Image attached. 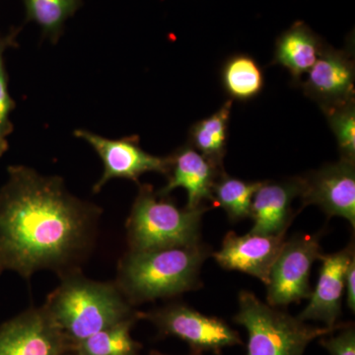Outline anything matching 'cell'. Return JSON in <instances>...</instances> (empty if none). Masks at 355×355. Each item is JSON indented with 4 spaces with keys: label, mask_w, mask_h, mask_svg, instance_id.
<instances>
[{
    "label": "cell",
    "mask_w": 355,
    "mask_h": 355,
    "mask_svg": "<svg viewBox=\"0 0 355 355\" xmlns=\"http://www.w3.org/2000/svg\"><path fill=\"white\" fill-rule=\"evenodd\" d=\"M323 40L302 22L296 21L275 42L272 64L280 65L291 73L296 85L309 72L323 50Z\"/></svg>",
    "instance_id": "cell-16"
},
{
    "label": "cell",
    "mask_w": 355,
    "mask_h": 355,
    "mask_svg": "<svg viewBox=\"0 0 355 355\" xmlns=\"http://www.w3.org/2000/svg\"><path fill=\"white\" fill-rule=\"evenodd\" d=\"M7 149H8V142H7L6 137L0 135V158L6 153Z\"/></svg>",
    "instance_id": "cell-26"
},
{
    "label": "cell",
    "mask_w": 355,
    "mask_h": 355,
    "mask_svg": "<svg viewBox=\"0 0 355 355\" xmlns=\"http://www.w3.org/2000/svg\"><path fill=\"white\" fill-rule=\"evenodd\" d=\"M169 160L167 184L158 193L169 196L175 189L183 188L188 195L186 207L189 209H197L209 202L214 205V184L225 170L218 169L189 144L176 149Z\"/></svg>",
    "instance_id": "cell-14"
},
{
    "label": "cell",
    "mask_w": 355,
    "mask_h": 355,
    "mask_svg": "<svg viewBox=\"0 0 355 355\" xmlns=\"http://www.w3.org/2000/svg\"><path fill=\"white\" fill-rule=\"evenodd\" d=\"M69 349L44 307L30 308L0 326V355H64Z\"/></svg>",
    "instance_id": "cell-11"
},
{
    "label": "cell",
    "mask_w": 355,
    "mask_h": 355,
    "mask_svg": "<svg viewBox=\"0 0 355 355\" xmlns=\"http://www.w3.org/2000/svg\"><path fill=\"white\" fill-rule=\"evenodd\" d=\"M212 253L202 241L128 251L119 263L116 284L132 306L175 297L202 286V266Z\"/></svg>",
    "instance_id": "cell-2"
},
{
    "label": "cell",
    "mask_w": 355,
    "mask_h": 355,
    "mask_svg": "<svg viewBox=\"0 0 355 355\" xmlns=\"http://www.w3.org/2000/svg\"><path fill=\"white\" fill-rule=\"evenodd\" d=\"M322 233L296 234L286 239L270 268L266 286V303L286 307L309 299L312 289L310 273L315 261L321 259Z\"/></svg>",
    "instance_id": "cell-7"
},
{
    "label": "cell",
    "mask_w": 355,
    "mask_h": 355,
    "mask_svg": "<svg viewBox=\"0 0 355 355\" xmlns=\"http://www.w3.org/2000/svg\"><path fill=\"white\" fill-rule=\"evenodd\" d=\"M74 355H78V354H74Z\"/></svg>",
    "instance_id": "cell-28"
},
{
    "label": "cell",
    "mask_w": 355,
    "mask_h": 355,
    "mask_svg": "<svg viewBox=\"0 0 355 355\" xmlns=\"http://www.w3.org/2000/svg\"><path fill=\"white\" fill-rule=\"evenodd\" d=\"M209 205L179 207L150 184H140L127 220L128 251H146L202 241V221Z\"/></svg>",
    "instance_id": "cell-4"
},
{
    "label": "cell",
    "mask_w": 355,
    "mask_h": 355,
    "mask_svg": "<svg viewBox=\"0 0 355 355\" xmlns=\"http://www.w3.org/2000/svg\"><path fill=\"white\" fill-rule=\"evenodd\" d=\"M301 176L282 181H265L254 195L251 207L253 227L250 232L263 235H286L295 217L292 203L300 197Z\"/></svg>",
    "instance_id": "cell-15"
},
{
    "label": "cell",
    "mask_w": 355,
    "mask_h": 355,
    "mask_svg": "<svg viewBox=\"0 0 355 355\" xmlns=\"http://www.w3.org/2000/svg\"><path fill=\"white\" fill-rule=\"evenodd\" d=\"M19 29L11 30L6 36H0V135L6 137L13 132V123L10 114L15 108V101L11 98L8 90V76H7L4 53L10 46H17L16 37Z\"/></svg>",
    "instance_id": "cell-23"
},
{
    "label": "cell",
    "mask_w": 355,
    "mask_h": 355,
    "mask_svg": "<svg viewBox=\"0 0 355 355\" xmlns=\"http://www.w3.org/2000/svg\"><path fill=\"white\" fill-rule=\"evenodd\" d=\"M222 87L232 101L254 100L265 88V72L248 53L230 55L221 67Z\"/></svg>",
    "instance_id": "cell-18"
},
{
    "label": "cell",
    "mask_w": 355,
    "mask_h": 355,
    "mask_svg": "<svg viewBox=\"0 0 355 355\" xmlns=\"http://www.w3.org/2000/svg\"><path fill=\"white\" fill-rule=\"evenodd\" d=\"M149 355H166V354H160V352H153ZM190 355H202V354H198V352H191V354Z\"/></svg>",
    "instance_id": "cell-27"
},
{
    "label": "cell",
    "mask_w": 355,
    "mask_h": 355,
    "mask_svg": "<svg viewBox=\"0 0 355 355\" xmlns=\"http://www.w3.org/2000/svg\"><path fill=\"white\" fill-rule=\"evenodd\" d=\"M137 318L151 322L160 335L175 336L188 343L191 352L198 354H220L226 347L243 345L239 333L225 321L202 314L184 303L137 313Z\"/></svg>",
    "instance_id": "cell-6"
},
{
    "label": "cell",
    "mask_w": 355,
    "mask_h": 355,
    "mask_svg": "<svg viewBox=\"0 0 355 355\" xmlns=\"http://www.w3.org/2000/svg\"><path fill=\"white\" fill-rule=\"evenodd\" d=\"M238 302L239 310L233 321L246 329L247 355H304L313 340L330 335L342 326H310L263 302L250 291L240 292Z\"/></svg>",
    "instance_id": "cell-5"
},
{
    "label": "cell",
    "mask_w": 355,
    "mask_h": 355,
    "mask_svg": "<svg viewBox=\"0 0 355 355\" xmlns=\"http://www.w3.org/2000/svg\"><path fill=\"white\" fill-rule=\"evenodd\" d=\"M261 184L263 182L245 181L222 172L212 189L214 205L221 207L231 222L250 218L254 195Z\"/></svg>",
    "instance_id": "cell-19"
},
{
    "label": "cell",
    "mask_w": 355,
    "mask_h": 355,
    "mask_svg": "<svg viewBox=\"0 0 355 355\" xmlns=\"http://www.w3.org/2000/svg\"><path fill=\"white\" fill-rule=\"evenodd\" d=\"M62 277L43 307L69 340L70 349L98 331L137 317L116 282H95L77 270Z\"/></svg>",
    "instance_id": "cell-3"
},
{
    "label": "cell",
    "mask_w": 355,
    "mask_h": 355,
    "mask_svg": "<svg viewBox=\"0 0 355 355\" xmlns=\"http://www.w3.org/2000/svg\"><path fill=\"white\" fill-rule=\"evenodd\" d=\"M301 207L316 205L328 217H342L355 228V161L338 162L301 176Z\"/></svg>",
    "instance_id": "cell-9"
},
{
    "label": "cell",
    "mask_w": 355,
    "mask_h": 355,
    "mask_svg": "<svg viewBox=\"0 0 355 355\" xmlns=\"http://www.w3.org/2000/svg\"><path fill=\"white\" fill-rule=\"evenodd\" d=\"M26 20L33 21L41 28L43 35L53 44L64 32L65 22L74 15L83 0H23Z\"/></svg>",
    "instance_id": "cell-21"
},
{
    "label": "cell",
    "mask_w": 355,
    "mask_h": 355,
    "mask_svg": "<svg viewBox=\"0 0 355 355\" xmlns=\"http://www.w3.org/2000/svg\"><path fill=\"white\" fill-rule=\"evenodd\" d=\"M232 106L233 101L229 99L216 113L193 123L189 132L188 144L220 170H225L224 158Z\"/></svg>",
    "instance_id": "cell-17"
},
{
    "label": "cell",
    "mask_w": 355,
    "mask_h": 355,
    "mask_svg": "<svg viewBox=\"0 0 355 355\" xmlns=\"http://www.w3.org/2000/svg\"><path fill=\"white\" fill-rule=\"evenodd\" d=\"M345 292L347 304L350 311H355V257L350 261L345 272Z\"/></svg>",
    "instance_id": "cell-25"
},
{
    "label": "cell",
    "mask_w": 355,
    "mask_h": 355,
    "mask_svg": "<svg viewBox=\"0 0 355 355\" xmlns=\"http://www.w3.org/2000/svg\"><path fill=\"white\" fill-rule=\"evenodd\" d=\"M101 210L74 197L64 180L26 166L8 168L0 190V275L28 279L42 270L64 275L89 253Z\"/></svg>",
    "instance_id": "cell-1"
},
{
    "label": "cell",
    "mask_w": 355,
    "mask_h": 355,
    "mask_svg": "<svg viewBox=\"0 0 355 355\" xmlns=\"http://www.w3.org/2000/svg\"><path fill=\"white\" fill-rule=\"evenodd\" d=\"M137 317L108 327L76 343L71 349L78 355H139L140 345L130 331Z\"/></svg>",
    "instance_id": "cell-20"
},
{
    "label": "cell",
    "mask_w": 355,
    "mask_h": 355,
    "mask_svg": "<svg viewBox=\"0 0 355 355\" xmlns=\"http://www.w3.org/2000/svg\"><path fill=\"white\" fill-rule=\"evenodd\" d=\"M74 135L85 140L99 155L103 162L102 177L93 187L94 193H99L113 179H128L139 183V178L149 172L167 175L169 156L160 157L146 153L139 144L137 135L111 139L85 130H76Z\"/></svg>",
    "instance_id": "cell-8"
},
{
    "label": "cell",
    "mask_w": 355,
    "mask_h": 355,
    "mask_svg": "<svg viewBox=\"0 0 355 355\" xmlns=\"http://www.w3.org/2000/svg\"><path fill=\"white\" fill-rule=\"evenodd\" d=\"M354 257V243L336 253L322 254L316 287L311 293L309 303L298 315V319L303 322H321L329 328L338 326L342 315L345 272Z\"/></svg>",
    "instance_id": "cell-13"
},
{
    "label": "cell",
    "mask_w": 355,
    "mask_h": 355,
    "mask_svg": "<svg viewBox=\"0 0 355 355\" xmlns=\"http://www.w3.org/2000/svg\"><path fill=\"white\" fill-rule=\"evenodd\" d=\"M354 43L342 50L324 44L317 62L300 85L304 94L324 111L354 101Z\"/></svg>",
    "instance_id": "cell-10"
},
{
    "label": "cell",
    "mask_w": 355,
    "mask_h": 355,
    "mask_svg": "<svg viewBox=\"0 0 355 355\" xmlns=\"http://www.w3.org/2000/svg\"><path fill=\"white\" fill-rule=\"evenodd\" d=\"M323 112L335 135L340 158L355 161V100Z\"/></svg>",
    "instance_id": "cell-22"
},
{
    "label": "cell",
    "mask_w": 355,
    "mask_h": 355,
    "mask_svg": "<svg viewBox=\"0 0 355 355\" xmlns=\"http://www.w3.org/2000/svg\"><path fill=\"white\" fill-rule=\"evenodd\" d=\"M319 343L330 355H355L354 323L345 324L330 335L319 338Z\"/></svg>",
    "instance_id": "cell-24"
},
{
    "label": "cell",
    "mask_w": 355,
    "mask_h": 355,
    "mask_svg": "<svg viewBox=\"0 0 355 355\" xmlns=\"http://www.w3.org/2000/svg\"><path fill=\"white\" fill-rule=\"evenodd\" d=\"M286 239V235H237L231 231L224 237L220 249L211 256L224 270L247 273L266 286Z\"/></svg>",
    "instance_id": "cell-12"
}]
</instances>
